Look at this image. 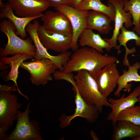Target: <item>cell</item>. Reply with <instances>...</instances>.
I'll list each match as a JSON object with an SVG mask.
<instances>
[{
	"instance_id": "5b68a950",
	"label": "cell",
	"mask_w": 140,
	"mask_h": 140,
	"mask_svg": "<svg viewBox=\"0 0 140 140\" xmlns=\"http://www.w3.org/2000/svg\"><path fill=\"white\" fill-rule=\"evenodd\" d=\"M31 102L27 104L25 111L19 110L17 122L12 133L8 135L6 140H43L40 132V127L36 120H30L29 108Z\"/></svg>"
},
{
	"instance_id": "ffe728a7",
	"label": "cell",
	"mask_w": 140,
	"mask_h": 140,
	"mask_svg": "<svg viewBox=\"0 0 140 140\" xmlns=\"http://www.w3.org/2000/svg\"><path fill=\"white\" fill-rule=\"evenodd\" d=\"M140 69V62H136L129 66L127 71L123 70V74L120 76L118 80L117 87L114 93L115 97H120L121 92L123 89L129 92L132 86L131 81L140 82V75L138 73Z\"/></svg>"
},
{
	"instance_id": "4dcf8cb0",
	"label": "cell",
	"mask_w": 140,
	"mask_h": 140,
	"mask_svg": "<svg viewBox=\"0 0 140 140\" xmlns=\"http://www.w3.org/2000/svg\"><path fill=\"white\" fill-rule=\"evenodd\" d=\"M3 0H0V7L1 8L4 7V6L5 4L2 2Z\"/></svg>"
},
{
	"instance_id": "d6a6232c",
	"label": "cell",
	"mask_w": 140,
	"mask_h": 140,
	"mask_svg": "<svg viewBox=\"0 0 140 140\" xmlns=\"http://www.w3.org/2000/svg\"><path fill=\"white\" fill-rule=\"evenodd\" d=\"M134 140H140V135L138 137L135 138Z\"/></svg>"
},
{
	"instance_id": "9a60e30c",
	"label": "cell",
	"mask_w": 140,
	"mask_h": 140,
	"mask_svg": "<svg viewBox=\"0 0 140 140\" xmlns=\"http://www.w3.org/2000/svg\"><path fill=\"white\" fill-rule=\"evenodd\" d=\"M124 94L119 99L110 98L108 101L110 103L109 107L112 109L107 116V120L111 121L114 126L117 122V118L119 113L122 111L129 107L135 106L137 102H140L138 97L140 96V86L136 87L129 95L125 97Z\"/></svg>"
},
{
	"instance_id": "3957f363",
	"label": "cell",
	"mask_w": 140,
	"mask_h": 140,
	"mask_svg": "<svg viewBox=\"0 0 140 140\" xmlns=\"http://www.w3.org/2000/svg\"><path fill=\"white\" fill-rule=\"evenodd\" d=\"M16 87L15 84L11 86L0 85V133L2 134H5L17 120L18 109L22 106L18 102L17 96L11 94L12 91H18Z\"/></svg>"
},
{
	"instance_id": "f1b7e54d",
	"label": "cell",
	"mask_w": 140,
	"mask_h": 140,
	"mask_svg": "<svg viewBox=\"0 0 140 140\" xmlns=\"http://www.w3.org/2000/svg\"><path fill=\"white\" fill-rule=\"evenodd\" d=\"M90 136L94 140H98V138L95 132L93 130H91L90 132Z\"/></svg>"
},
{
	"instance_id": "e0dca14e",
	"label": "cell",
	"mask_w": 140,
	"mask_h": 140,
	"mask_svg": "<svg viewBox=\"0 0 140 140\" xmlns=\"http://www.w3.org/2000/svg\"><path fill=\"white\" fill-rule=\"evenodd\" d=\"M34 58L33 56L26 54L18 53L10 57H1L0 62L9 65L11 69L9 73L3 78L4 81L7 82L10 80L13 81L16 85L19 93L23 96L27 100H29V97L23 94L19 90L17 85V80L18 76L19 67L21 63L27 59Z\"/></svg>"
},
{
	"instance_id": "d6986e66",
	"label": "cell",
	"mask_w": 140,
	"mask_h": 140,
	"mask_svg": "<svg viewBox=\"0 0 140 140\" xmlns=\"http://www.w3.org/2000/svg\"><path fill=\"white\" fill-rule=\"evenodd\" d=\"M79 45L82 47L88 46L102 53L103 49L110 51L112 47L104 39L98 34L94 33L92 30L85 29L80 34L78 40Z\"/></svg>"
},
{
	"instance_id": "6da1fadb",
	"label": "cell",
	"mask_w": 140,
	"mask_h": 140,
	"mask_svg": "<svg viewBox=\"0 0 140 140\" xmlns=\"http://www.w3.org/2000/svg\"><path fill=\"white\" fill-rule=\"evenodd\" d=\"M119 62L114 56L103 54L94 48L85 46L78 48L72 54L63 71L72 73L85 70L93 77L107 65Z\"/></svg>"
},
{
	"instance_id": "ba28073f",
	"label": "cell",
	"mask_w": 140,
	"mask_h": 140,
	"mask_svg": "<svg viewBox=\"0 0 140 140\" xmlns=\"http://www.w3.org/2000/svg\"><path fill=\"white\" fill-rule=\"evenodd\" d=\"M54 8L65 15L70 22L73 30L71 49L74 51L79 48L78 43L80 34L86 28V20L88 11L78 9L66 4L59 5Z\"/></svg>"
},
{
	"instance_id": "603a6c76",
	"label": "cell",
	"mask_w": 140,
	"mask_h": 140,
	"mask_svg": "<svg viewBox=\"0 0 140 140\" xmlns=\"http://www.w3.org/2000/svg\"><path fill=\"white\" fill-rule=\"evenodd\" d=\"M108 5L103 4L101 0H83L75 8L80 10H91L103 13L109 16L114 21L115 15V9L113 6L108 2Z\"/></svg>"
},
{
	"instance_id": "cb8c5ba5",
	"label": "cell",
	"mask_w": 140,
	"mask_h": 140,
	"mask_svg": "<svg viewBox=\"0 0 140 140\" xmlns=\"http://www.w3.org/2000/svg\"><path fill=\"white\" fill-rule=\"evenodd\" d=\"M124 11H129L132 16L133 31L140 36V0H130L127 2L123 7Z\"/></svg>"
},
{
	"instance_id": "44dd1931",
	"label": "cell",
	"mask_w": 140,
	"mask_h": 140,
	"mask_svg": "<svg viewBox=\"0 0 140 140\" xmlns=\"http://www.w3.org/2000/svg\"><path fill=\"white\" fill-rule=\"evenodd\" d=\"M140 135V125L127 121H118L114 125L112 139L121 140L129 137L132 140Z\"/></svg>"
},
{
	"instance_id": "8992f818",
	"label": "cell",
	"mask_w": 140,
	"mask_h": 140,
	"mask_svg": "<svg viewBox=\"0 0 140 140\" xmlns=\"http://www.w3.org/2000/svg\"><path fill=\"white\" fill-rule=\"evenodd\" d=\"M20 67L30 74V80L36 86H44L53 79L51 75L58 68L50 59L43 58L38 61H23Z\"/></svg>"
},
{
	"instance_id": "4fadbf2b",
	"label": "cell",
	"mask_w": 140,
	"mask_h": 140,
	"mask_svg": "<svg viewBox=\"0 0 140 140\" xmlns=\"http://www.w3.org/2000/svg\"><path fill=\"white\" fill-rule=\"evenodd\" d=\"M108 2L111 4L115 9L114 28L111 37L109 39H104L112 48L114 47L115 49L118 50L117 53L119 54L121 53V51L117 45V37L123 24L126 29L129 28L133 25L131 20L132 17L129 12H126L124 10L123 7L126 2L119 3L116 0H108Z\"/></svg>"
},
{
	"instance_id": "ac0fdd59",
	"label": "cell",
	"mask_w": 140,
	"mask_h": 140,
	"mask_svg": "<svg viewBox=\"0 0 140 140\" xmlns=\"http://www.w3.org/2000/svg\"><path fill=\"white\" fill-rule=\"evenodd\" d=\"M112 20L107 15L92 10L88 12L86 20V28L97 31L100 34H107L113 29L111 25Z\"/></svg>"
},
{
	"instance_id": "5bb4252c",
	"label": "cell",
	"mask_w": 140,
	"mask_h": 140,
	"mask_svg": "<svg viewBox=\"0 0 140 140\" xmlns=\"http://www.w3.org/2000/svg\"><path fill=\"white\" fill-rule=\"evenodd\" d=\"M15 13L21 17L42 15V12L50 7L46 0H9Z\"/></svg>"
},
{
	"instance_id": "4316f807",
	"label": "cell",
	"mask_w": 140,
	"mask_h": 140,
	"mask_svg": "<svg viewBox=\"0 0 140 140\" xmlns=\"http://www.w3.org/2000/svg\"><path fill=\"white\" fill-rule=\"evenodd\" d=\"M49 3L50 7H54L61 4L72 6V0H46Z\"/></svg>"
},
{
	"instance_id": "9c48e42d",
	"label": "cell",
	"mask_w": 140,
	"mask_h": 140,
	"mask_svg": "<svg viewBox=\"0 0 140 140\" xmlns=\"http://www.w3.org/2000/svg\"><path fill=\"white\" fill-rule=\"evenodd\" d=\"M73 90L75 93V102L76 108L74 112L72 115L68 116L62 114L59 117L60 126L62 129L69 126L71 121L77 117L85 118L87 121L90 123L95 122L99 117V113L96 107L94 105L87 104L76 89Z\"/></svg>"
},
{
	"instance_id": "1f68e13d",
	"label": "cell",
	"mask_w": 140,
	"mask_h": 140,
	"mask_svg": "<svg viewBox=\"0 0 140 140\" xmlns=\"http://www.w3.org/2000/svg\"><path fill=\"white\" fill-rule=\"evenodd\" d=\"M116 0L119 3H120L121 2H124L125 3H126L129 1L128 0Z\"/></svg>"
},
{
	"instance_id": "83f0119b",
	"label": "cell",
	"mask_w": 140,
	"mask_h": 140,
	"mask_svg": "<svg viewBox=\"0 0 140 140\" xmlns=\"http://www.w3.org/2000/svg\"><path fill=\"white\" fill-rule=\"evenodd\" d=\"M0 70L2 71L1 73V76H3V78L6 74V73L8 72V69L10 67L8 66V65L4 64L1 62H0Z\"/></svg>"
},
{
	"instance_id": "2e32d148",
	"label": "cell",
	"mask_w": 140,
	"mask_h": 140,
	"mask_svg": "<svg viewBox=\"0 0 140 140\" xmlns=\"http://www.w3.org/2000/svg\"><path fill=\"white\" fill-rule=\"evenodd\" d=\"M12 8L8 2L5 4L4 7L1 8L0 11V19L7 18L10 20L15 26L16 31L15 33L23 39L27 36L25 29L30 22L33 20L41 18L42 15L34 17L25 18L18 17L13 13Z\"/></svg>"
},
{
	"instance_id": "7c38bea8",
	"label": "cell",
	"mask_w": 140,
	"mask_h": 140,
	"mask_svg": "<svg viewBox=\"0 0 140 140\" xmlns=\"http://www.w3.org/2000/svg\"><path fill=\"white\" fill-rule=\"evenodd\" d=\"M116 63L107 65L92 77L96 81L101 94L107 97L113 91L120 76Z\"/></svg>"
},
{
	"instance_id": "7402d4cb",
	"label": "cell",
	"mask_w": 140,
	"mask_h": 140,
	"mask_svg": "<svg viewBox=\"0 0 140 140\" xmlns=\"http://www.w3.org/2000/svg\"><path fill=\"white\" fill-rule=\"evenodd\" d=\"M121 33L118 34L117 38L119 44L118 46L120 50L121 46H123L125 49V53L123 61V65L125 66H129L130 65L128 55L136 52L135 47H132L131 49H129L127 46V43L128 41L131 40H134L135 44L137 46H140V37H139L133 31H132L127 30L124 26L122 27L121 29Z\"/></svg>"
},
{
	"instance_id": "7a4b0ae2",
	"label": "cell",
	"mask_w": 140,
	"mask_h": 140,
	"mask_svg": "<svg viewBox=\"0 0 140 140\" xmlns=\"http://www.w3.org/2000/svg\"><path fill=\"white\" fill-rule=\"evenodd\" d=\"M76 89L81 97L88 104L94 106L99 113H102L103 106L109 107L107 98L100 92L94 78L88 72L81 70L74 76Z\"/></svg>"
},
{
	"instance_id": "8fae6325",
	"label": "cell",
	"mask_w": 140,
	"mask_h": 140,
	"mask_svg": "<svg viewBox=\"0 0 140 140\" xmlns=\"http://www.w3.org/2000/svg\"><path fill=\"white\" fill-rule=\"evenodd\" d=\"M41 18L43 22L42 26L47 31L72 36V29L70 21L60 11H47Z\"/></svg>"
},
{
	"instance_id": "d4e9b609",
	"label": "cell",
	"mask_w": 140,
	"mask_h": 140,
	"mask_svg": "<svg viewBox=\"0 0 140 140\" xmlns=\"http://www.w3.org/2000/svg\"><path fill=\"white\" fill-rule=\"evenodd\" d=\"M117 120L128 121L140 125V105L134 106L122 111L118 115Z\"/></svg>"
},
{
	"instance_id": "52a82bcc",
	"label": "cell",
	"mask_w": 140,
	"mask_h": 140,
	"mask_svg": "<svg viewBox=\"0 0 140 140\" xmlns=\"http://www.w3.org/2000/svg\"><path fill=\"white\" fill-rule=\"evenodd\" d=\"M39 24L37 20L34 19L33 23H29L26 27V31L30 36L34 44L36 50V55L34 61H38L43 58L50 59L57 66L59 70L63 71L64 66L70 59L72 53L68 51L60 53L58 55H50L43 46L39 38L37 28Z\"/></svg>"
},
{
	"instance_id": "484cf974",
	"label": "cell",
	"mask_w": 140,
	"mask_h": 140,
	"mask_svg": "<svg viewBox=\"0 0 140 140\" xmlns=\"http://www.w3.org/2000/svg\"><path fill=\"white\" fill-rule=\"evenodd\" d=\"M74 76L72 73H67L60 70H55L53 73V77L55 80H64L67 81L72 85L73 88H75L76 86Z\"/></svg>"
},
{
	"instance_id": "30bf717a",
	"label": "cell",
	"mask_w": 140,
	"mask_h": 140,
	"mask_svg": "<svg viewBox=\"0 0 140 140\" xmlns=\"http://www.w3.org/2000/svg\"><path fill=\"white\" fill-rule=\"evenodd\" d=\"M37 32L40 42L47 50L61 53L71 48L72 36L50 32L39 24Z\"/></svg>"
},
{
	"instance_id": "f546056e",
	"label": "cell",
	"mask_w": 140,
	"mask_h": 140,
	"mask_svg": "<svg viewBox=\"0 0 140 140\" xmlns=\"http://www.w3.org/2000/svg\"><path fill=\"white\" fill-rule=\"evenodd\" d=\"M83 0H72V6L75 8Z\"/></svg>"
},
{
	"instance_id": "277c9868",
	"label": "cell",
	"mask_w": 140,
	"mask_h": 140,
	"mask_svg": "<svg viewBox=\"0 0 140 140\" xmlns=\"http://www.w3.org/2000/svg\"><path fill=\"white\" fill-rule=\"evenodd\" d=\"M0 30L6 35L8 39L4 48L0 50L1 57L21 53L35 57L36 50L32 39L29 37L24 39L18 37L15 31L16 28L10 20L5 18L2 20L0 23Z\"/></svg>"
}]
</instances>
